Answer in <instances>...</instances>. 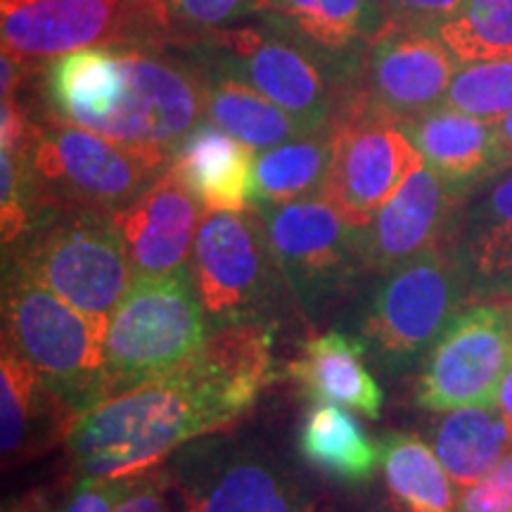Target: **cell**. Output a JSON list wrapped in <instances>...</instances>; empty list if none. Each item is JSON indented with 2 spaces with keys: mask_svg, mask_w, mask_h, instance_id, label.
Returning a JSON list of instances; mask_svg holds the SVG:
<instances>
[{
  "mask_svg": "<svg viewBox=\"0 0 512 512\" xmlns=\"http://www.w3.org/2000/svg\"><path fill=\"white\" fill-rule=\"evenodd\" d=\"M256 211L287 287L311 316L342 299L366 273L358 230L320 195Z\"/></svg>",
  "mask_w": 512,
  "mask_h": 512,
  "instance_id": "obj_11",
  "label": "cell"
},
{
  "mask_svg": "<svg viewBox=\"0 0 512 512\" xmlns=\"http://www.w3.org/2000/svg\"><path fill=\"white\" fill-rule=\"evenodd\" d=\"M166 477L147 472L133 479L131 491L119 503L117 512H166Z\"/></svg>",
  "mask_w": 512,
  "mask_h": 512,
  "instance_id": "obj_36",
  "label": "cell"
},
{
  "mask_svg": "<svg viewBox=\"0 0 512 512\" xmlns=\"http://www.w3.org/2000/svg\"><path fill=\"white\" fill-rule=\"evenodd\" d=\"M204 209L174 171H164L131 207L114 216L133 280L164 278L190 266Z\"/></svg>",
  "mask_w": 512,
  "mask_h": 512,
  "instance_id": "obj_17",
  "label": "cell"
},
{
  "mask_svg": "<svg viewBox=\"0 0 512 512\" xmlns=\"http://www.w3.org/2000/svg\"><path fill=\"white\" fill-rule=\"evenodd\" d=\"M458 67L437 34L387 22L363 50L358 98L344 119L373 117L396 126L418 119L444 105Z\"/></svg>",
  "mask_w": 512,
  "mask_h": 512,
  "instance_id": "obj_13",
  "label": "cell"
},
{
  "mask_svg": "<svg viewBox=\"0 0 512 512\" xmlns=\"http://www.w3.org/2000/svg\"><path fill=\"white\" fill-rule=\"evenodd\" d=\"M456 512H512V451L489 475L463 489Z\"/></svg>",
  "mask_w": 512,
  "mask_h": 512,
  "instance_id": "obj_33",
  "label": "cell"
},
{
  "mask_svg": "<svg viewBox=\"0 0 512 512\" xmlns=\"http://www.w3.org/2000/svg\"><path fill=\"white\" fill-rule=\"evenodd\" d=\"M465 200L420 157L370 226L358 230V252L366 273L384 275L444 245Z\"/></svg>",
  "mask_w": 512,
  "mask_h": 512,
  "instance_id": "obj_15",
  "label": "cell"
},
{
  "mask_svg": "<svg viewBox=\"0 0 512 512\" xmlns=\"http://www.w3.org/2000/svg\"><path fill=\"white\" fill-rule=\"evenodd\" d=\"M463 3L465 0H382L389 22L425 34H437Z\"/></svg>",
  "mask_w": 512,
  "mask_h": 512,
  "instance_id": "obj_34",
  "label": "cell"
},
{
  "mask_svg": "<svg viewBox=\"0 0 512 512\" xmlns=\"http://www.w3.org/2000/svg\"><path fill=\"white\" fill-rule=\"evenodd\" d=\"M512 368V302L465 306L422 361L420 408L448 413L491 403Z\"/></svg>",
  "mask_w": 512,
  "mask_h": 512,
  "instance_id": "obj_12",
  "label": "cell"
},
{
  "mask_svg": "<svg viewBox=\"0 0 512 512\" xmlns=\"http://www.w3.org/2000/svg\"><path fill=\"white\" fill-rule=\"evenodd\" d=\"M366 356L361 339L330 330L304 344L297 361L287 366V375L309 401L337 403L377 420L384 394L366 366Z\"/></svg>",
  "mask_w": 512,
  "mask_h": 512,
  "instance_id": "obj_21",
  "label": "cell"
},
{
  "mask_svg": "<svg viewBox=\"0 0 512 512\" xmlns=\"http://www.w3.org/2000/svg\"><path fill=\"white\" fill-rule=\"evenodd\" d=\"M437 38L458 64L512 60V0H465Z\"/></svg>",
  "mask_w": 512,
  "mask_h": 512,
  "instance_id": "obj_29",
  "label": "cell"
},
{
  "mask_svg": "<svg viewBox=\"0 0 512 512\" xmlns=\"http://www.w3.org/2000/svg\"><path fill=\"white\" fill-rule=\"evenodd\" d=\"M3 271L46 285L91 320L105 342L107 325L133 285L131 264L112 219L48 214L3 249Z\"/></svg>",
  "mask_w": 512,
  "mask_h": 512,
  "instance_id": "obj_4",
  "label": "cell"
},
{
  "mask_svg": "<svg viewBox=\"0 0 512 512\" xmlns=\"http://www.w3.org/2000/svg\"><path fill=\"white\" fill-rule=\"evenodd\" d=\"M297 451L313 470L342 484H366L380 467V444L337 403H318L304 415Z\"/></svg>",
  "mask_w": 512,
  "mask_h": 512,
  "instance_id": "obj_24",
  "label": "cell"
},
{
  "mask_svg": "<svg viewBox=\"0 0 512 512\" xmlns=\"http://www.w3.org/2000/svg\"><path fill=\"white\" fill-rule=\"evenodd\" d=\"M183 484V512H302L304 498L275 460L245 448L202 453Z\"/></svg>",
  "mask_w": 512,
  "mask_h": 512,
  "instance_id": "obj_19",
  "label": "cell"
},
{
  "mask_svg": "<svg viewBox=\"0 0 512 512\" xmlns=\"http://www.w3.org/2000/svg\"><path fill=\"white\" fill-rule=\"evenodd\" d=\"M444 247L470 304L512 302V166L467 195Z\"/></svg>",
  "mask_w": 512,
  "mask_h": 512,
  "instance_id": "obj_16",
  "label": "cell"
},
{
  "mask_svg": "<svg viewBox=\"0 0 512 512\" xmlns=\"http://www.w3.org/2000/svg\"><path fill=\"white\" fill-rule=\"evenodd\" d=\"M41 219L88 214L114 219L169 169L171 162L86 131L41 117L29 143Z\"/></svg>",
  "mask_w": 512,
  "mask_h": 512,
  "instance_id": "obj_5",
  "label": "cell"
},
{
  "mask_svg": "<svg viewBox=\"0 0 512 512\" xmlns=\"http://www.w3.org/2000/svg\"><path fill=\"white\" fill-rule=\"evenodd\" d=\"M420 155L392 121L351 117L332 126V164L323 197L351 228L370 226Z\"/></svg>",
  "mask_w": 512,
  "mask_h": 512,
  "instance_id": "obj_14",
  "label": "cell"
},
{
  "mask_svg": "<svg viewBox=\"0 0 512 512\" xmlns=\"http://www.w3.org/2000/svg\"><path fill=\"white\" fill-rule=\"evenodd\" d=\"M256 152L204 121L185 138L171 159V171L192 192L204 214L245 211L252 192Z\"/></svg>",
  "mask_w": 512,
  "mask_h": 512,
  "instance_id": "obj_22",
  "label": "cell"
},
{
  "mask_svg": "<svg viewBox=\"0 0 512 512\" xmlns=\"http://www.w3.org/2000/svg\"><path fill=\"white\" fill-rule=\"evenodd\" d=\"M3 342L86 415L105 403V342L46 285L3 271Z\"/></svg>",
  "mask_w": 512,
  "mask_h": 512,
  "instance_id": "obj_8",
  "label": "cell"
},
{
  "mask_svg": "<svg viewBox=\"0 0 512 512\" xmlns=\"http://www.w3.org/2000/svg\"><path fill=\"white\" fill-rule=\"evenodd\" d=\"M207 121L254 152L318 133L254 88L226 76H207Z\"/></svg>",
  "mask_w": 512,
  "mask_h": 512,
  "instance_id": "obj_27",
  "label": "cell"
},
{
  "mask_svg": "<svg viewBox=\"0 0 512 512\" xmlns=\"http://www.w3.org/2000/svg\"><path fill=\"white\" fill-rule=\"evenodd\" d=\"M3 50L46 64L88 48L176 46L159 0H0Z\"/></svg>",
  "mask_w": 512,
  "mask_h": 512,
  "instance_id": "obj_10",
  "label": "cell"
},
{
  "mask_svg": "<svg viewBox=\"0 0 512 512\" xmlns=\"http://www.w3.org/2000/svg\"><path fill=\"white\" fill-rule=\"evenodd\" d=\"M432 448L460 491L470 489L512 451V434L494 401L441 415Z\"/></svg>",
  "mask_w": 512,
  "mask_h": 512,
  "instance_id": "obj_23",
  "label": "cell"
},
{
  "mask_svg": "<svg viewBox=\"0 0 512 512\" xmlns=\"http://www.w3.org/2000/svg\"><path fill=\"white\" fill-rule=\"evenodd\" d=\"M181 48L207 76L245 83L311 131L332 128L354 110L366 50L318 46L264 15Z\"/></svg>",
  "mask_w": 512,
  "mask_h": 512,
  "instance_id": "obj_3",
  "label": "cell"
},
{
  "mask_svg": "<svg viewBox=\"0 0 512 512\" xmlns=\"http://www.w3.org/2000/svg\"><path fill=\"white\" fill-rule=\"evenodd\" d=\"M373 512H389V510H373Z\"/></svg>",
  "mask_w": 512,
  "mask_h": 512,
  "instance_id": "obj_40",
  "label": "cell"
},
{
  "mask_svg": "<svg viewBox=\"0 0 512 512\" xmlns=\"http://www.w3.org/2000/svg\"><path fill=\"white\" fill-rule=\"evenodd\" d=\"M3 512H53V508H50L46 496L38 494V491H31V494L12 498L10 503H5Z\"/></svg>",
  "mask_w": 512,
  "mask_h": 512,
  "instance_id": "obj_37",
  "label": "cell"
},
{
  "mask_svg": "<svg viewBox=\"0 0 512 512\" xmlns=\"http://www.w3.org/2000/svg\"><path fill=\"white\" fill-rule=\"evenodd\" d=\"M494 403L498 406V411L503 413V418H505V422H508L510 434H512V368H510V373L503 377L501 387H498V392L494 396Z\"/></svg>",
  "mask_w": 512,
  "mask_h": 512,
  "instance_id": "obj_38",
  "label": "cell"
},
{
  "mask_svg": "<svg viewBox=\"0 0 512 512\" xmlns=\"http://www.w3.org/2000/svg\"><path fill=\"white\" fill-rule=\"evenodd\" d=\"M256 15L273 17L318 46H368L389 22L382 0H259Z\"/></svg>",
  "mask_w": 512,
  "mask_h": 512,
  "instance_id": "obj_26",
  "label": "cell"
},
{
  "mask_svg": "<svg viewBox=\"0 0 512 512\" xmlns=\"http://www.w3.org/2000/svg\"><path fill=\"white\" fill-rule=\"evenodd\" d=\"M332 164V128L275 145L254 159L249 204L256 209L316 197Z\"/></svg>",
  "mask_w": 512,
  "mask_h": 512,
  "instance_id": "obj_25",
  "label": "cell"
},
{
  "mask_svg": "<svg viewBox=\"0 0 512 512\" xmlns=\"http://www.w3.org/2000/svg\"><path fill=\"white\" fill-rule=\"evenodd\" d=\"M190 273L211 332L247 323L273 325L283 304L287 283L254 207L204 214Z\"/></svg>",
  "mask_w": 512,
  "mask_h": 512,
  "instance_id": "obj_9",
  "label": "cell"
},
{
  "mask_svg": "<svg viewBox=\"0 0 512 512\" xmlns=\"http://www.w3.org/2000/svg\"><path fill=\"white\" fill-rule=\"evenodd\" d=\"M41 200L29 145L17 152L0 150V238L3 249L15 245L34 223L41 221Z\"/></svg>",
  "mask_w": 512,
  "mask_h": 512,
  "instance_id": "obj_31",
  "label": "cell"
},
{
  "mask_svg": "<svg viewBox=\"0 0 512 512\" xmlns=\"http://www.w3.org/2000/svg\"><path fill=\"white\" fill-rule=\"evenodd\" d=\"M36 91L41 117L169 162L207 121V76L181 46L79 50L43 64Z\"/></svg>",
  "mask_w": 512,
  "mask_h": 512,
  "instance_id": "obj_2",
  "label": "cell"
},
{
  "mask_svg": "<svg viewBox=\"0 0 512 512\" xmlns=\"http://www.w3.org/2000/svg\"><path fill=\"white\" fill-rule=\"evenodd\" d=\"M83 413L15 349L0 354V451L3 465L36 460L69 441Z\"/></svg>",
  "mask_w": 512,
  "mask_h": 512,
  "instance_id": "obj_18",
  "label": "cell"
},
{
  "mask_svg": "<svg viewBox=\"0 0 512 512\" xmlns=\"http://www.w3.org/2000/svg\"><path fill=\"white\" fill-rule=\"evenodd\" d=\"M444 105L489 124L508 117L512 112V60L460 64Z\"/></svg>",
  "mask_w": 512,
  "mask_h": 512,
  "instance_id": "obj_30",
  "label": "cell"
},
{
  "mask_svg": "<svg viewBox=\"0 0 512 512\" xmlns=\"http://www.w3.org/2000/svg\"><path fill=\"white\" fill-rule=\"evenodd\" d=\"M470 297L448 249L434 247L380 275L358 316V339L380 370L401 375L425 361Z\"/></svg>",
  "mask_w": 512,
  "mask_h": 512,
  "instance_id": "obj_7",
  "label": "cell"
},
{
  "mask_svg": "<svg viewBox=\"0 0 512 512\" xmlns=\"http://www.w3.org/2000/svg\"><path fill=\"white\" fill-rule=\"evenodd\" d=\"M273 339L264 323L216 330L171 375L95 406L67 441L76 475H147L176 448L233 427L275 380Z\"/></svg>",
  "mask_w": 512,
  "mask_h": 512,
  "instance_id": "obj_1",
  "label": "cell"
},
{
  "mask_svg": "<svg viewBox=\"0 0 512 512\" xmlns=\"http://www.w3.org/2000/svg\"><path fill=\"white\" fill-rule=\"evenodd\" d=\"M418 155L456 195L467 197L510 169L494 124L451 110H437L401 124Z\"/></svg>",
  "mask_w": 512,
  "mask_h": 512,
  "instance_id": "obj_20",
  "label": "cell"
},
{
  "mask_svg": "<svg viewBox=\"0 0 512 512\" xmlns=\"http://www.w3.org/2000/svg\"><path fill=\"white\" fill-rule=\"evenodd\" d=\"M209 335L190 266L133 280L105 332V401L171 375L200 354Z\"/></svg>",
  "mask_w": 512,
  "mask_h": 512,
  "instance_id": "obj_6",
  "label": "cell"
},
{
  "mask_svg": "<svg viewBox=\"0 0 512 512\" xmlns=\"http://www.w3.org/2000/svg\"><path fill=\"white\" fill-rule=\"evenodd\" d=\"M380 467L403 512H456L458 486L418 434H387L380 444Z\"/></svg>",
  "mask_w": 512,
  "mask_h": 512,
  "instance_id": "obj_28",
  "label": "cell"
},
{
  "mask_svg": "<svg viewBox=\"0 0 512 512\" xmlns=\"http://www.w3.org/2000/svg\"><path fill=\"white\" fill-rule=\"evenodd\" d=\"M494 131L498 136V143H501V147H503L505 157H508V162L512 166V112L508 114V117L496 121Z\"/></svg>",
  "mask_w": 512,
  "mask_h": 512,
  "instance_id": "obj_39",
  "label": "cell"
},
{
  "mask_svg": "<svg viewBox=\"0 0 512 512\" xmlns=\"http://www.w3.org/2000/svg\"><path fill=\"white\" fill-rule=\"evenodd\" d=\"M133 479H79L62 512H117L131 491Z\"/></svg>",
  "mask_w": 512,
  "mask_h": 512,
  "instance_id": "obj_35",
  "label": "cell"
},
{
  "mask_svg": "<svg viewBox=\"0 0 512 512\" xmlns=\"http://www.w3.org/2000/svg\"><path fill=\"white\" fill-rule=\"evenodd\" d=\"M174 31L176 46L200 41L216 31L238 27L256 15L259 0H159Z\"/></svg>",
  "mask_w": 512,
  "mask_h": 512,
  "instance_id": "obj_32",
  "label": "cell"
}]
</instances>
